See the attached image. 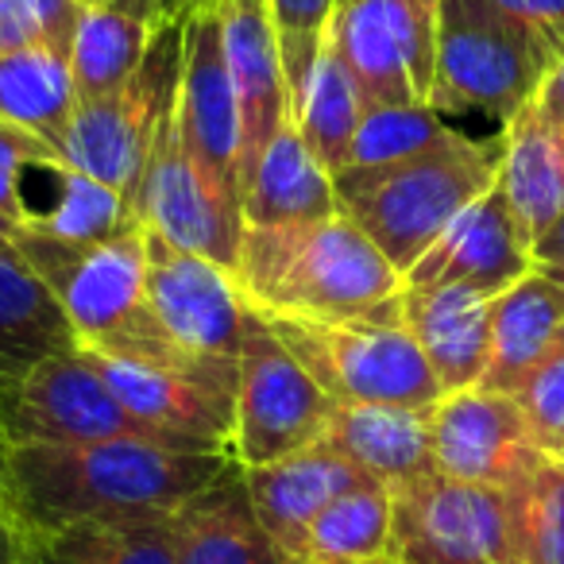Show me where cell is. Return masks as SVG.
<instances>
[{"instance_id":"cell-46","label":"cell","mask_w":564,"mask_h":564,"mask_svg":"<svg viewBox=\"0 0 564 564\" xmlns=\"http://www.w3.org/2000/svg\"><path fill=\"white\" fill-rule=\"evenodd\" d=\"M549 279H553L556 286H561V294H564V274H549Z\"/></svg>"},{"instance_id":"cell-8","label":"cell","mask_w":564,"mask_h":564,"mask_svg":"<svg viewBox=\"0 0 564 564\" xmlns=\"http://www.w3.org/2000/svg\"><path fill=\"white\" fill-rule=\"evenodd\" d=\"M148 302L166 340L202 371L205 383L236 399V356L251 322V302L236 274L213 259L163 240L143 225Z\"/></svg>"},{"instance_id":"cell-14","label":"cell","mask_w":564,"mask_h":564,"mask_svg":"<svg viewBox=\"0 0 564 564\" xmlns=\"http://www.w3.org/2000/svg\"><path fill=\"white\" fill-rule=\"evenodd\" d=\"M140 220L163 240L213 259L236 274L243 220L240 209L205 178L178 132L174 101L155 128L140 182Z\"/></svg>"},{"instance_id":"cell-11","label":"cell","mask_w":564,"mask_h":564,"mask_svg":"<svg viewBox=\"0 0 564 564\" xmlns=\"http://www.w3.org/2000/svg\"><path fill=\"white\" fill-rule=\"evenodd\" d=\"M325 43L368 105H430L437 0H337Z\"/></svg>"},{"instance_id":"cell-47","label":"cell","mask_w":564,"mask_h":564,"mask_svg":"<svg viewBox=\"0 0 564 564\" xmlns=\"http://www.w3.org/2000/svg\"><path fill=\"white\" fill-rule=\"evenodd\" d=\"M286 564H314V561H294V556H291V561H286Z\"/></svg>"},{"instance_id":"cell-49","label":"cell","mask_w":564,"mask_h":564,"mask_svg":"<svg viewBox=\"0 0 564 564\" xmlns=\"http://www.w3.org/2000/svg\"><path fill=\"white\" fill-rule=\"evenodd\" d=\"M379 564H394V561H379Z\"/></svg>"},{"instance_id":"cell-16","label":"cell","mask_w":564,"mask_h":564,"mask_svg":"<svg viewBox=\"0 0 564 564\" xmlns=\"http://www.w3.org/2000/svg\"><path fill=\"white\" fill-rule=\"evenodd\" d=\"M533 271L530 240L518 228L499 186L479 194L402 274L406 286H471L491 299Z\"/></svg>"},{"instance_id":"cell-28","label":"cell","mask_w":564,"mask_h":564,"mask_svg":"<svg viewBox=\"0 0 564 564\" xmlns=\"http://www.w3.org/2000/svg\"><path fill=\"white\" fill-rule=\"evenodd\" d=\"M171 518L20 525L24 564H174Z\"/></svg>"},{"instance_id":"cell-30","label":"cell","mask_w":564,"mask_h":564,"mask_svg":"<svg viewBox=\"0 0 564 564\" xmlns=\"http://www.w3.org/2000/svg\"><path fill=\"white\" fill-rule=\"evenodd\" d=\"M391 487L364 479L333 499L310 522L294 561L314 564H379L391 556Z\"/></svg>"},{"instance_id":"cell-25","label":"cell","mask_w":564,"mask_h":564,"mask_svg":"<svg viewBox=\"0 0 564 564\" xmlns=\"http://www.w3.org/2000/svg\"><path fill=\"white\" fill-rule=\"evenodd\" d=\"M499 135L502 159L495 186L533 248V240L564 213V120H545L525 105Z\"/></svg>"},{"instance_id":"cell-29","label":"cell","mask_w":564,"mask_h":564,"mask_svg":"<svg viewBox=\"0 0 564 564\" xmlns=\"http://www.w3.org/2000/svg\"><path fill=\"white\" fill-rule=\"evenodd\" d=\"M78 109L70 58L55 47H28L0 55V120L40 135L47 148L63 140Z\"/></svg>"},{"instance_id":"cell-1","label":"cell","mask_w":564,"mask_h":564,"mask_svg":"<svg viewBox=\"0 0 564 564\" xmlns=\"http://www.w3.org/2000/svg\"><path fill=\"white\" fill-rule=\"evenodd\" d=\"M228 468L225 453H178L132 437L9 445L4 514L20 525L166 518Z\"/></svg>"},{"instance_id":"cell-39","label":"cell","mask_w":564,"mask_h":564,"mask_svg":"<svg viewBox=\"0 0 564 564\" xmlns=\"http://www.w3.org/2000/svg\"><path fill=\"white\" fill-rule=\"evenodd\" d=\"M491 4L522 24L553 58L564 51V0H491Z\"/></svg>"},{"instance_id":"cell-22","label":"cell","mask_w":564,"mask_h":564,"mask_svg":"<svg viewBox=\"0 0 564 564\" xmlns=\"http://www.w3.org/2000/svg\"><path fill=\"white\" fill-rule=\"evenodd\" d=\"M556 348H564V294L545 271L533 267L495 299L487 364L476 387L514 394Z\"/></svg>"},{"instance_id":"cell-42","label":"cell","mask_w":564,"mask_h":564,"mask_svg":"<svg viewBox=\"0 0 564 564\" xmlns=\"http://www.w3.org/2000/svg\"><path fill=\"white\" fill-rule=\"evenodd\" d=\"M0 564H24V530L9 514H0Z\"/></svg>"},{"instance_id":"cell-41","label":"cell","mask_w":564,"mask_h":564,"mask_svg":"<svg viewBox=\"0 0 564 564\" xmlns=\"http://www.w3.org/2000/svg\"><path fill=\"white\" fill-rule=\"evenodd\" d=\"M533 267L545 274H564V213L549 225V232H541L530 248Z\"/></svg>"},{"instance_id":"cell-15","label":"cell","mask_w":564,"mask_h":564,"mask_svg":"<svg viewBox=\"0 0 564 564\" xmlns=\"http://www.w3.org/2000/svg\"><path fill=\"white\" fill-rule=\"evenodd\" d=\"M430 453L441 476L484 487H514L541 453L514 394L464 387L430 406Z\"/></svg>"},{"instance_id":"cell-20","label":"cell","mask_w":564,"mask_h":564,"mask_svg":"<svg viewBox=\"0 0 564 564\" xmlns=\"http://www.w3.org/2000/svg\"><path fill=\"white\" fill-rule=\"evenodd\" d=\"M402 325L425 356L441 391L476 387L487 364L495 299L471 286H406L399 294Z\"/></svg>"},{"instance_id":"cell-26","label":"cell","mask_w":564,"mask_h":564,"mask_svg":"<svg viewBox=\"0 0 564 564\" xmlns=\"http://www.w3.org/2000/svg\"><path fill=\"white\" fill-rule=\"evenodd\" d=\"M159 28H163L159 0L86 4L70 51H66L74 86H78V101H94V97H105L117 86H124L148 58Z\"/></svg>"},{"instance_id":"cell-2","label":"cell","mask_w":564,"mask_h":564,"mask_svg":"<svg viewBox=\"0 0 564 564\" xmlns=\"http://www.w3.org/2000/svg\"><path fill=\"white\" fill-rule=\"evenodd\" d=\"M12 248L55 294L78 337V348L117 356V360L159 364V368L202 379V371L166 340L163 325L151 314L143 225L109 236V240H58V236L24 228L12 236Z\"/></svg>"},{"instance_id":"cell-21","label":"cell","mask_w":564,"mask_h":564,"mask_svg":"<svg viewBox=\"0 0 564 564\" xmlns=\"http://www.w3.org/2000/svg\"><path fill=\"white\" fill-rule=\"evenodd\" d=\"M240 471H243L251 510H256L263 530L271 533V541L286 556L299 553L310 522L333 499H340L348 487L368 479L352 460L333 453L325 441L299 448V453L282 456V460L259 464V468H240Z\"/></svg>"},{"instance_id":"cell-7","label":"cell","mask_w":564,"mask_h":564,"mask_svg":"<svg viewBox=\"0 0 564 564\" xmlns=\"http://www.w3.org/2000/svg\"><path fill=\"white\" fill-rule=\"evenodd\" d=\"M182 70V20H163L140 70L112 94L78 101L55 155L66 166L117 189L140 217V182L163 112L171 109Z\"/></svg>"},{"instance_id":"cell-31","label":"cell","mask_w":564,"mask_h":564,"mask_svg":"<svg viewBox=\"0 0 564 564\" xmlns=\"http://www.w3.org/2000/svg\"><path fill=\"white\" fill-rule=\"evenodd\" d=\"M360 112H364V97L356 89L352 74L345 70L337 51L325 43L322 55L314 58V70H310L299 101H294L291 124L299 128L302 143L325 166L329 178L348 166L356 128H360Z\"/></svg>"},{"instance_id":"cell-32","label":"cell","mask_w":564,"mask_h":564,"mask_svg":"<svg viewBox=\"0 0 564 564\" xmlns=\"http://www.w3.org/2000/svg\"><path fill=\"white\" fill-rule=\"evenodd\" d=\"M40 174L51 189L43 202H35L32 220H28L32 232H47L58 240H109V236L143 225L117 189L66 166L58 155H51Z\"/></svg>"},{"instance_id":"cell-37","label":"cell","mask_w":564,"mask_h":564,"mask_svg":"<svg viewBox=\"0 0 564 564\" xmlns=\"http://www.w3.org/2000/svg\"><path fill=\"white\" fill-rule=\"evenodd\" d=\"M530 441L541 456L564 464V348H556L514 391Z\"/></svg>"},{"instance_id":"cell-5","label":"cell","mask_w":564,"mask_h":564,"mask_svg":"<svg viewBox=\"0 0 564 564\" xmlns=\"http://www.w3.org/2000/svg\"><path fill=\"white\" fill-rule=\"evenodd\" d=\"M251 310L337 406L430 410L445 394L402 325L399 299L368 317H302L259 306Z\"/></svg>"},{"instance_id":"cell-10","label":"cell","mask_w":564,"mask_h":564,"mask_svg":"<svg viewBox=\"0 0 564 564\" xmlns=\"http://www.w3.org/2000/svg\"><path fill=\"white\" fill-rule=\"evenodd\" d=\"M0 437L4 445H82L132 437L171 448L163 433L140 422L112 394L82 348H66L32 364L0 394Z\"/></svg>"},{"instance_id":"cell-17","label":"cell","mask_w":564,"mask_h":564,"mask_svg":"<svg viewBox=\"0 0 564 564\" xmlns=\"http://www.w3.org/2000/svg\"><path fill=\"white\" fill-rule=\"evenodd\" d=\"M86 352V348H82ZM89 364L101 371L120 402L140 422L159 430L171 448L182 453H225L232 441V399L186 371L159 368V364L117 360V356L86 352ZM232 460V456H228Z\"/></svg>"},{"instance_id":"cell-9","label":"cell","mask_w":564,"mask_h":564,"mask_svg":"<svg viewBox=\"0 0 564 564\" xmlns=\"http://www.w3.org/2000/svg\"><path fill=\"white\" fill-rule=\"evenodd\" d=\"M329 414L333 399L251 310L248 333L236 356L232 441H228L232 464L259 468V464L317 445L329 425Z\"/></svg>"},{"instance_id":"cell-36","label":"cell","mask_w":564,"mask_h":564,"mask_svg":"<svg viewBox=\"0 0 564 564\" xmlns=\"http://www.w3.org/2000/svg\"><path fill=\"white\" fill-rule=\"evenodd\" d=\"M82 9V0H0V55L28 47H55L66 55Z\"/></svg>"},{"instance_id":"cell-38","label":"cell","mask_w":564,"mask_h":564,"mask_svg":"<svg viewBox=\"0 0 564 564\" xmlns=\"http://www.w3.org/2000/svg\"><path fill=\"white\" fill-rule=\"evenodd\" d=\"M47 155H55V148H47L40 135L0 120V220L12 232H24L28 228V205H24L28 174Z\"/></svg>"},{"instance_id":"cell-27","label":"cell","mask_w":564,"mask_h":564,"mask_svg":"<svg viewBox=\"0 0 564 564\" xmlns=\"http://www.w3.org/2000/svg\"><path fill=\"white\" fill-rule=\"evenodd\" d=\"M78 348L70 322L17 248L0 251V394L32 364Z\"/></svg>"},{"instance_id":"cell-19","label":"cell","mask_w":564,"mask_h":564,"mask_svg":"<svg viewBox=\"0 0 564 564\" xmlns=\"http://www.w3.org/2000/svg\"><path fill=\"white\" fill-rule=\"evenodd\" d=\"M337 189L325 166L310 155L299 128H279L243 182L240 243H286L322 220L337 217Z\"/></svg>"},{"instance_id":"cell-35","label":"cell","mask_w":564,"mask_h":564,"mask_svg":"<svg viewBox=\"0 0 564 564\" xmlns=\"http://www.w3.org/2000/svg\"><path fill=\"white\" fill-rule=\"evenodd\" d=\"M267 4H271V24L274 35H279L282 74H286V86H291L294 117V101H299L302 86H306L310 70H314V58L325 47L337 0H267Z\"/></svg>"},{"instance_id":"cell-13","label":"cell","mask_w":564,"mask_h":564,"mask_svg":"<svg viewBox=\"0 0 564 564\" xmlns=\"http://www.w3.org/2000/svg\"><path fill=\"white\" fill-rule=\"evenodd\" d=\"M174 117L194 163L205 178L240 209L243 197V143L240 109L228 78L225 43H220L217 9L202 4L182 17V70L174 89ZM243 220V217H240Z\"/></svg>"},{"instance_id":"cell-40","label":"cell","mask_w":564,"mask_h":564,"mask_svg":"<svg viewBox=\"0 0 564 564\" xmlns=\"http://www.w3.org/2000/svg\"><path fill=\"white\" fill-rule=\"evenodd\" d=\"M530 109L545 120H564V51L549 63L538 94L530 97Z\"/></svg>"},{"instance_id":"cell-44","label":"cell","mask_w":564,"mask_h":564,"mask_svg":"<svg viewBox=\"0 0 564 564\" xmlns=\"http://www.w3.org/2000/svg\"><path fill=\"white\" fill-rule=\"evenodd\" d=\"M4 453H9V445L0 437V514H4Z\"/></svg>"},{"instance_id":"cell-48","label":"cell","mask_w":564,"mask_h":564,"mask_svg":"<svg viewBox=\"0 0 564 564\" xmlns=\"http://www.w3.org/2000/svg\"><path fill=\"white\" fill-rule=\"evenodd\" d=\"M82 4H105V0H82Z\"/></svg>"},{"instance_id":"cell-24","label":"cell","mask_w":564,"mask_h":564,"mask_svg":"<svg viewBox=\"0 0 564 564\" xmlns=\"http://www.w3.org/2000/svg\"><path fill=\"white\" fill-rule=\"evenodd\" d=\"M322 441L391 491L437 471L430 453V410L337 406L333 402Z\"/></svg>"},{"instance_id":"cell-12","label":"cell","mask_w":564,"mask_h":564,"mask_svg":"<svg viewBox=\"0 0 564 564\" xmlns=\"http://www.w3.org/2000/svg\"><path fill=\"white\" fill-rule=\"evenodd\" d=\"M391 514L394 564H514V522L502 487L430 476L399 487Z\"/></svg>"},{"instance_id":"cell-33","label":"cell","mask_w":564,"mask_h":564,"mask_svg":"<svg viewBox=\"0 0 564 564\" xmlns=\"http://www.w3.org/2000/svg\"><path fill=\"white\" fill-rule=\"evenodd\" d=\"M456 128L433 105H368L364 101L360 128H356L352 155L345 171H379L437 151L456 140ZM337 178V174H333Z\"/></svg>"},{"instance_id":"cell-43","label":"cell","mask_w":564,"mask_h":564,"mask_svg":"<svg viewBox=\"0 0 564 564\" xmlns=\"http://www.w3.org/2000/svg\"><path fill=\"white\" fill-rule=\"evenodd\" d=\"M209 0H159V9H163V20H182L189 17L194 9H202Z\"/></svg>"},{"instance_id":"cell-23","label":"cell","mask_w":564,"mask_h":564,"mask_svg":"<svg viewBox=\"0 0 564 564\" xmlns=\"http://www.w3.org/2000/svg\"><path fill=\"white\" fill-rule=\"evenodd\" d=\"M174 564H286L256 518L240 464L174 510Z\"/></svg>"},{"instance_id":"cell-3","label":"cell","mask_w":564,"mask_h":564,"mask_svg":"<svg viewBox=\"0 0 564 564\" xmlns=\"http://www.w3.org/2000/svg\"><path fill=\"white\" fill-rule=\"evenodd\" d=\"M499 159L502 135L468 140L460 132L453 143L406 163L340 171L333 178L337 209L406 274L448 220L495 186Z\"/></svg>"},{"instance_id":"cell-6","label":"cell","mask_w":564,"mask_h":564,"mask_svg":"<svg viewBox=\"0 0 564 564\" xmlns=\"http://www.w3.org/2000/svg\"><path fill=\"white\" fill-rule=\"evenodd\" d=\"M549 63L553 55L491 0H437V70L430 105L441 117L479 112L507 124L538 94Z\"/></svg>"},{"instance_id":"cell-18","label":"cell","mask_w":564,"mask_h":564,"mask_svg":"<svg viewBox=\"0 0 564 564\" xmlns=\"http://www.w3.org/2000/svg\"><path fill=\"white\" fill-rule=\"evenodd\" d=\"M213 9L220 20L228 78L240 109L243 182H248L267 143L279 135V128L291 124V86L282 74L279 35L267 0H213Z\"/></svg>"},{"instance_id":"cell-45","label":"cell","mask_w":564,"mask_h":564,"mask_svg":"<svg viewBox=\"0 0 564 564\" xmlns=\"http://www.w3.org/2000/svg\"><path fill=\"white\" fill-rule=\"evenodd\" d=\"M12 236H17V232H12V228L4 225V220H0V251H4V248H12Z\"/></svg>"},{"instance_id":"cell-34","label":"cell","mask_w":564,"mask_h":564,"mask_svg":"<svg viewBox=\"0 0 564 564\" xmlns=\"http://www.w3.org/2000/svg\"><path fill=\"white\" fill-rule=\"evenodd\" d=\"M507 495L514 564H564V464L541 456Z\"/></svg>"},{"instance_id":"cell-4","label":"cell","mask_w":564,"mask_h":564,"mask_svg":"<svg viewBox=\"0 0 564 564\" xmlns=\"http://www.w3.org/2000/svg\"><path fill=\"white\" fill-rule=\"evenodd\" d=\"M236 282L251 306L302 317H368L402 294V271L345 213L286 243H240Z\"/></svg>"}]
</instances>
